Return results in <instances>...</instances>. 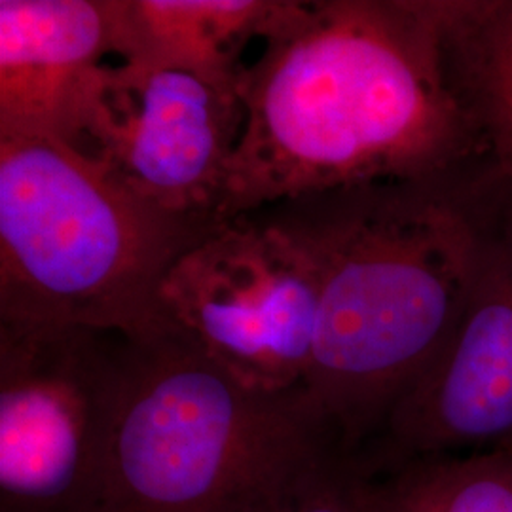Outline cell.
<instances>
[{"instance_id":"cell-12","label":"cell","mask_w":512,"mask_h":512,"mask_svg":"<svg viewBox=\"0 0 512 512\" xmlns=\"http://www.w3.org/2000/svg\"><path fill=\"white\" fill-rule=\"evenodd\" d=\"M382 482L395 512H512V442L416 459Z\"/></svg>"},{"instance_id":"cell-14","label":"cell","mask_w":512,"mask_h":512,"mask_svg":"<svg viewBox=\"0 0 512 512\" xmlns=\"http://www.w3.org/2000/svg\"><path fill=\"white\" fill-rule=\"evenodd\" d=\"M385 492V488H384ZM385 503H387V512H395L393 509H391V505H389V499H387V495H385Z\"/></svg>"},{"instance_id":"cell-6","label":"cell","mask_w":512,"mask_h":512,"mask_svg":"<svg viewBox=\"0 0 512 512\" xmlns=\"http://www.w3.org/2000/svg\"><path fill=\"white\" fill-rule=\"evenodd\" d=\"M317 306L310 255L258 211L220 222L179 256L156 296L160 329L260 391L304 384Z\"/></svg>"},{"instance_id":"cell-5","label":"cell","mask_w":512,"mask_h":512,"mask_svg":"<svg viewBox=\"0 0 512 512\" xmlns=\"http://www.w3.org/2000/svg\"><path fill=\"white\" fill-rule=\"evenodd\" d=\"M126 336L0 323V512H101Z\"/></svg>"},{"instance_id":"cell-4","label":"cell","mask_w":512,"mask_h":512,"mask_svg":"<svg viewBox=\"0 0 512 512\" xmlns=\"http://www.w3.org/2000/svg\"><path fill=\"white\" fill-rule=\"evenodd\" d=\"M224 220L171 215L50 139H0V323L143 340L179 256Z\"/></svg>"},{"instance_id":"cell-7","label":"cell","mask_w":512,"mask_h":512,"mask_svg":"<svg viewBox=\"0 0 512 512\" xmlns=\"http://www.w3.org/2000/svg\"><path fill=\"white\" fill-rule=\"evenodd\" d=\"M243 120L238 90L179 69L103 65L86 95L74 150L165 213L222 220Z\"/></svg>"},{"instance_id":"cell-8","label":"cell","mask_w":512,"mask_h":512,"mask_svg":"<svg viewBox=\"0 0 512 512\" xmlns=\"http://www.w3.org/2000/svg\"><path fill=\"white\" fill-rule=\"evenodd\" d=\"M512 442V188L490 171L475 270L437 361L365 450L378 475L416 459Z\"/></svg>"},{"instance_id":"cell-1","label":"cell","mask_w":512,"mask_h":512,"mask_svg":"<svg viewBox=\"0 0 512 512\" xmlns=\"http://www.w3.org/2000/svg\"><path fill=\"white\" fill-rule=\"evenodd\" d=\"M220 219L484 162L444 55V0H287L238 86Z\"/></svg>"},{"instance_id":"cell-13","label":"cell","mask_w":512,"mask_h":512,"mask_svg":"<svg viewBox=\"0 0 512 512\" xmlns=\"http://www.w3.org/2000/svg\"><path fill=\"white\" fill-rule=\"evenodd\" d=\"M294 512H387L384 482L348 456Z\"/></svg>"},{"instance_id":"cell-11","label":"cell","mask_w":512,"mask_h":512,"mask_svg":"<svg viewBox=\"0 0 512 512\" xmlns=\"http://www.w3.org/2000/svg\"><path fill=\"white\" fill-rule=\"evenodd\" d=\"M444 55L486 162L512 188V0H444Z\"/></svg>"},{"instance_id":"cell-3","label":"cell","mask_w":512,"mask_h":512,"mask_svg":"<svg viewBox=\"0 0 512 512\" xmlns=\"http://www.w3.org/2000/svg\"><path fill=\"white\" fill-rule=\"evenodd\" d=\"M348 456L306 385L253 389L169 330L126 338L101 512H294Z\"/></svg>"},{"instance_id":"cell-9","label":"cell","mask_w":512,"mask_h":512,"mask_svg":"<svg viewBox=\"0 0 512 512\" xmlns=\"http://www.w3.org/2000/svg\"><path fill=\"white\" fill-rule=\"evenodd\" d=\"M107 54L109 0H0V139L76 147Z\"/></svg>"},{"instance_id":"cell-10","label":"cell","mask_w":512,"mask_h":512,"mask_svg":"<svg viewBox=\"0 0 512 512\" xmlns=\"http://www.w3.org/2000/svg\"><path fill=\"white\" fill-rule=\"evenodd\" d=\"M287 0H109L112 54L238 90L241 55L266 38Z\"/></svg>"},{"instance_id":"cell-2","label":"cell","mask_w":512,"mask_h":512,"mask_svg":"<svg viewBox=\"0 0 512 512\" xmlns=\"http://www.w3.org/2000/svg\"><path fill=\"white\" fill-rule=\"evenodd\" d=\"M488 171L473 165L431 181L330 190L258 211L315 266L319 306L304 385L351 454L382 433L458 323Z\"/></svg>"}]
</instances>
